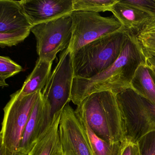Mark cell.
I'll return each mask as SVG.
<instances>
[{
    "instance_id": "obj_1",
    "label": "cell",
    "mask_w": 155,
    "mask_h": 155,
    "mask_svg": "<svg viewBox=\"0 0 155 155\" xmlns=\"http://www.w3.org/2000/svg\"><path fill=\"white\" fill-rule=\"evenodd\" d=\"M146 62L147 57L136 35L128 33L119 56L111 66L90 78H74L71 101L78 106L96 92L109 91L117 95L131 89L136 71Z\"/></svg>"
},
{
    "instance_id": "obj_2",
    "label": "cell",
    "mask_w": 155,
    "mask_h": 155,
    "mask_svg": "<svg viewBox=\"0 0 155 155\" xmlns=\"http://www.w3.org/2000/svg\"><path fill=\"white\" fill-rule=\"evenodd\" d=\"M94 133L111 143L126 141L125 128L117 95L109 91L93 93L79 105Z\"/></svg>"
},
{
    "instance_id": "obj_3",
    "label": "cell",
    "mask_w": 155,
    "mask_h": 155,
    "mask_svg": "<svg viewBox=\"0 0 155 155\" xmlns=\"http://www.w3.org/2000/svg\"><path fill=\"white\" fill-rule=\"evenodd\" d=\"M127 37L121 26L72 53L74 78H90L107 69L118 58Z\"/></svg>"
},
{
    "instance_id": "obj_4",
    "label": "cell",
    "mask_w": 155,
    "mask_h": 155,
    "mask_svg": "<svg viewBox=\"0 0 155 155\" xmlns=\"http://www.w3.org/2000/svg\"><path fill=\"white\" fill-rule=\"evenodd\" d=\"M125 128L126 141L137 143L145 134L155 130V104L132 89L117 95Z\"/></svg>"
},
{
    "instance_id": "obj_5",
    "label": "cell",
    "mask_w": 155,
    "mask_h": 155,
    "mask_svg": "<svg viewBox=\"0 0 155 155\" xmlns=\"http://www.w3.org/2000/svg\"><path fill=\"white\" fill-rule=\"evenodd\" d=\"M41 91L19 97L17 91L3 108L4 117L0 135L1 145L11 151L18 150L28 120Z\"/></svg>"
},
{
    "instance_id": "obj_6",
    "label": "cell",
    "mask_w": 155,
    "mask_h": 155,
    "mask_svg": "<svg viewBox=\"0 0 155 155\" xmlns=\"http://www.w3.org/2000/svg\"><path fill=\"white\" fill-rule=\"evenodd\" d=\"M74 71L72 53L67 48L60 54L59 61L51 73L42 93L45 105L52 119L71 101Z\"/></svg>"
},
{
    "instance_id": "obj_7",
    "label": "cell",
    "mask_w": 155,
    "mask_h": 155,
    "mask_svg": "<svg viewBox=\"0 0 155 155\" xmlns=\"http://www.w3.org/2000/svg\"><path fill=\"white\" fill-rule=\"evenodd\" d=\"M70 16L72 36L68 48L72 53L122 26L114 16L103 17L97 12L73 11Z\"/></svg>"
},
{
    "instance_id": "obj_8",
    "label": "cell",
    "mask_w": 155,
    "mask_h": 155,
    "mask_svg": "<svg viewBox=\"0 0 155 155\" xmlns=\"http://www.w3.org/2000/svg\"><path fill=\"white\" fill-rule=\"evenodd\" d=\"M31 31L37 41L39 58L53 62L58 52L68 48L72 36V20L70 15L32 27Z\"/></svg>"
},
{
    "instance_id": "obj_9",
    "label": "cell",
    "mask_w": 155,
    "mask_h": 155,
    "mask_svg": "<svg viewBox=\"0 0 155 155\" xmlns=\"http://www.w3.org/2000/svg\"><path fill=\"white\" fill-rule=\"evenodd\" d=\"M59 130L63 155H93L75 110L69 103L62 109Z\"/></svg>"
},
{
    "instance_id": "obj_10",
    "label": "cell",
    "mask_w": 155,
    "mask_h": 155,
    "mask_svg": "<svg viewBox=\"0 0 155 155\" xmlns=\"http://www.w3.org/2000/svg\"><path fill=\"white\" fill-rule=\"evenodd\" d=\"M32 26L57 19L73 11V0H21Z\"/></svg>"
},
{
    "instance_id": "obj_11",
    "label": "cell",
    "mask_w": 155,
    "mask_h": 155,
    "mask_svg": "<svg viewBox=\"0 0 155 155\" xmlns=\"http://www.w3.org/2000/svg\"><path fill=\"white\" fill-rule=\"evenodd\" d=\"M53 119L45 105L41 92L26 125L18 150L28 155L49 128Z\"/></svg>"
},
{
    "instance_id": "obj_12",
    "label": "cell",
    "mask_w": 155,
    "mask_h": 155,
    "mask_svg": "<svg viewBox=\"0 0 155 155\" xmlns=\"http://www.w3.org/2000/svg\"><path fill=\"white\" fill-rule=\"evenodd\" d=\"M32 27L20 1L0 0V33Z\"/></svg>"
},
{
    "instance_id": "obj_13",
    "label": "cell",
    "mask_w": 155,
    "mask_h": 155,
    "mask_svg": "<svg viewBox=\"0 0 155 155\" xmlns=\"http://www.w3.org/2000/svg\"><path fill=\"white\" fill-rule=\"evenodd\" d=\"M110 12L128 33L137 35L152 17L136 7L118 0Z\"/></svg>"
},
{
    "instance_id": "obj_14",
    "label": "cell",
    "mask_w": 155,
    "mask_h": 155,
    "mask_svg": "<svg viewBox=\"0 0 155 155\" xmlns=\"http://www.w3.org/2000/svg\"><path fill=\"white\" fill-rule=\"evenodd\" d=\"M62 110L55 114L49 128L39 139L28 155H63L59 130Z\"/></svg>"
},
{
    "instance_id": "obj_15",
    "label": "cell",
    "mask_w": 155,
    "mask_h": 155,
    "mask_svg": "<svg viewBox=\"0 0 155 155\" xmlns=\"http://www.w3.org/2000/svg\"><path fill=\"white\" fill-rule=\"evenodd\" d=\"M75 110L85 131L93 155H121L122 149L126 141L111 143L101 139L90 127L81 107L77 106Z\"/></svg>"
},
{
    "instance_id": "obj_16",
    "label": "cell",
    "mask_w": 155,
    "mask_h": 155,
    "mask_svg": "<svg viewBox=\"0 0 155 155\" xmlns=\"http://www.w3.org/2000/svg\"><path fill=\"white\" fill-rule=\"evenodd\" d=\"M52 63L39 58L33 71L26 79L21 88L17 91L19 97H22L41 91L52 73Z\"/></svg>"
},
{
    "instance_id": "obj_17",
    "label": "cell",
    "mask_w": 155,
    "mask_h": 155,
    "mask_svg": "<svg viewBox=\"0 0 155 155\" xmlns=\"http://www.w3.org/2000/svg\"><path fill=\"white\" fill-rule=\"evenodd\" d=\"M131 89L155 104V81L147 61L141 64L136 71L131 81Z\"/></svg>"
},
{
    "instance_id": "obj_18",
    "label": "cell",
    "mask_w": 155,
    "mask_h": 155,
    "mask_svg": "<svg viewBox=\"0 0 155 155\" xmlns=\"http://www.w3.org/2000/svg\"><path fill=\"white\" fill-rule=\"evenodd\" d=\"M147 58H155V17L151 18L136 35Z\"/></svg>"
},
{
    "instance_id": "obj_19",
    "label": "cell",
    "mask_w": 155,
    "mask_h": 155,
    "mask_svg": "<svg viewBox=\"0 0 155 155\" xmlns=\"http://www.w3.org/2000/svg\"><path fill=\"white\" fill-rule=\"evenodd\" d=\"M118 0H73V11L110 12Z\"/></svg>"
},
{
    "instance_id": "obj_20",
    "label": "cell",
    "mask_w": 155,
    "mask_h": 155,
    "mask_svg": "<svg viewBox=\"0 0 155 155\" xmlns=\"http://www.w3.org/2000/svg\"><path fill=\"white\" fill-rule=\"evenodd\" d=\"M22 67L9 57H0V86L5 87L8 86L6 80L22 71Z\"/></svg>"
},
{
    "instance_id": "obj_21",
    "label": "cell",
    "mask_w": 155,
    "mask_h": 155,
    "mask_svg": "<svg viewBox=\"0 0 155 155\" xmlns=\"http://www.w3.org/2000/svg\"><path fill=\"white\" fill-rule=\"evenodd\" d=\"M31 29H21L0 33V47L4 48L18 45L28 37L31 31Z\"/></svg>"
},
{
    "instance_id": "obj_22",
    "label": "cell",
    "mask_w": 155,
    "mask_h": 155,
    "mask_svg": "<svg viewBox=\"0 0 155 155\" xmlns=\"http://www.w3.org/2000/svg\"><path fill=\"white\" fill-rule=\"evenodd\" d=\"M137 142L140 155H155V130L142 136Z\"/></svg>"
},
{
    "instance_id": "obj_23",
    "label": "cell",
    "mask_w": 155,
    "mask_h": 155,
    "mask_svg": "<svg viewBox=\"0 0 155 155\" xmlns=\"http://www.w3.org/2000/svg\"><path fill=\"white\" fill-rule=\"evenodd\" d=\"M126 4L136 7L155 17V0H122Z\"/></svg>"
},
{
    "instance_id": "obj_24",
    "label": "cell",
    "mask_w": 155,
    "mask_h": 155,
    "mask_svg": "<svg viewBox=\"0 0 155 155\" xmlns=\"http://www.w3.org/2000/svg\"><path fill=\"white\" fill-rule=\"evenodd\" d=\"M121 155H140L137 143L126 141L121 151Z\"/></svg>"
},
{
    "instance_id": "obj_25",
    "label": "cell",
    "mask_w": 155,
    "mask_h": 155,
    "mask_svg": "<svg viewBox=\"0 0 155 155\" xmlns=\"http://www.w3.org/2000/svg\"><path fill=\"white\" fill-rule=\"evenodd\" d=\"M0 155H28L20 150L13 151L9 150L8 148L1 145L0 147Z\"/></svg>"
},
{
    "instance_id": "obj_26",
    "label": "cell",
    "mask_w": 155,
    "mask_h": 155,
    "mask_svg": "<svg viewBox=\"0 0 155 155\" xmlns=\"http://www.w3.org/2000/svg\"><path fill=\"white\" fill-rule=\"evenodd\" d=\"M147 63L152 67L155 68V58L154 57H149L147 58Z\"/></svg>"
},
{
    "instance_id": "obj_27",
    "label": "cell",
    "mask_w": 155,
    "mask_h": 155,
    "mask_svg": "<svg viewBox=\"0 0 155 155\" xmlns=\"http://www.w3.org/2000/svg\"><path fill=\"white\" fill-rule=\"evenodd\" d=\"M149 66L150 68V72H151V74H152V77H153V78H154L155 81V68L149 65Z\"/></svg>"
}]
</instances>
